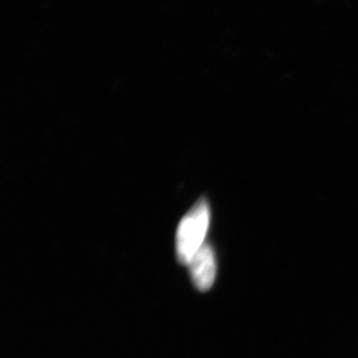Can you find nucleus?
Instances as JSON below:
<instances>
[{
  "label": "nucleus",
  "instance_id": "1",
  "mask_svg": "<svg viewBox=\"0 0 358 358\" xmlns=\"http://www.w3.org/2000/svg\"><path fill=\"white\" fill-rule=\"evenodd\" d=\"M210 224V207L206 199H200L179 223L176 237V258L187 266L193 256L206 242Z\"/></svg>",
  "mask_w": 358,
  "mask_h": 358
},
{
  "label": "nucleus",
  "instance_id": "2",
  "mask_svg": "<svg viewBox=\"0 0 358 358\" xmlns=\"http://www.w3.org/2000/svg\"><path fill=\"white\" fill-rule=\"evenodd\" d=\"M187 267L195 288L200 292L208 291L213 286L217 270L215 254L210 245L205 243L193 256Z\"/></svg>",
  "mask_w": 358,
  "mask_h": 358
}]
</instances>
